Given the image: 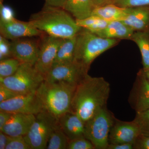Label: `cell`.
<instances>
[{
	"label": "cell",
	"mask_w": 149,
	"mask_h": 149,
	"mask_svg": "<svg viewBox=\"0 0 149 149\" xmlns=\"http://www.w3.org/2000/svg\"><path fill=\"white\" fill-rule=\"evenodd\" d=\"M110 91L109 83L103 77L87 74L76 86L70 111L85 123L99 110L107 106Z\"/></svg>",
	"instance_id": "1"
},
{
	"label": "cell",
	"mask_w": 149,
	"mask_h": 149,
	"mask_svg": "<svg viewBox=\"0 0 149 149\" xmlns=\"http://www.w3.org/2000/svg\"><path fill=\"white\" fill-rule=\"evenodd\" d=\"M29 21L40 31L62 39L74 37L82 29L64 9L45 6Z\"/></svg>",
	"instance_id": "2"
},
{
	"label": "cell",
	"mask_w": 149,
	"mask_h": 149,
	"mask_svg": "<svg viewBox=\"0 0 149 149\" xmlns=\"http://www.w3.org/2000/svg\"><path fill=\"white\" fill-rule=\"evenodd\" d=\"M76 84L64 82L44 80L37 92L45 109L58 119L71 110Z\"/></svg>",
	"instance_id": "3"
},
{
	"label": "cell",
	"mask_w": 149,
	"mask_h": 149,
	"mask_svg": "<svg viewBox=\"0 0 149 149\" xmlns=\"http://www.w3.org/2000/svg\"><path fill=\"white\" fill-rule=\"evenodd\" d=\"M118 42L116 39L102 38L82 28L76 35L74 61L88 73L94 61Z\"/></svg>",
	"instance_id": "4"
},
{
	"label": "cell",
	"mask_w": 149,
	"mask_h": 149,
	"mask_svg": "<svg viewBox=\"0 0 149 149\" xmlns=\"http://www.w3.org/2000/svg\"><path fill=\"white\" fill-rule=\"evenodd\" d=\"M45 77L34 65L21 63L16 72L10 77L0 78V84L21 95L36 92Z\"/></svg>",
	"instance_id": "5"
},
{
	"label": "cell",
	"mask_w": 149,
	"mask_h": 149,
	"mask_svg": "<svg viewBox=\"0 0 149 149\" xmlns=\"http://www.w3.org/2000/svg\"><path fill=\"white\" fill-rule=\"evenodd\" d=\"M115 116L103 107L85 123V137L92 142L95 149H107L109 136Z\"/></svg>",
	"instance_id": "6"
},
{
	"label": "cell",
	"mask_w": 149,
	"mask_h": 149,
	"mask_svg": "<svg viewBox=\"0 0 149 149\" xmlns=\"http://www.w3.org/2000/svg\"><path fill=\"white\" fill-rule=\"evenodd\" d=\"M58 125V119L45 110L35 115L24 139L31 149H47L51 134Z\"/></svg>",
	"instance_id": "7"
},
{
	"label": "cell",
	"mask_w": 149,
	"mask_h": 149,
	"mask_svg": "<svg viewBox=\"0 0 149 149\" xmlns=\"http://www.w3.org/2000/svg\"><path fill=\"white\" fill-rule=\"evenodd\" d=\"M45 110L37 91L29 94L19 95L14 98L0 103V110L12 113L36 115Z\"/></svg>",
	"instance_id": "8"
},
{
	"label": "cell",
	"mask_w": 149,
	"mask_h": 149,
	"mask_svg": "<svg viewBox=\"0 0 149 149\" xmlns=\"http://www.w3.org/2000/svg\"><path fill=\"white\" fill-rule=\"evenodd\" d=\"M88 74L74 61L53 65L45 76V80L49 82L64 81L77 85Z\"/></svg>",
	"instance_id": "9"
},
{
	"label": "cell",
	"mask_w": 149,
	"mask_h": 149,
	"mask_svg": "<svg viewBox=\"0 0 149 149\" xmlns=\"http://www.w3.org/2000/svg\"><path fill=\"white\" fill-rule=\"evenodd\" d=\"M63 39L48 35L44 37L40 45L39 57L35 65L44 77L53 65L59 46Z\"/></svg>",
	"instance_id": "10"
},
{
	"label": "cell",
	"mask_w": 149,
	"mask_h": 149,
	"mask_svg": "<svg viewBox=\"0 0 149 149\" xmlns=\"http://www.w3.org/2000/svg\"><path fill=\"white\" fill-rule=\"evenodd\" d=\"M0 33L3 37L12 40L41 36L44 33L36 28L30 21H22L15 18L9 21L0 20Z\"/></svg>",
	"instance_id": "11"
},
{
	"label": "cell",
	"mask_w": 149,
	"mask_h": 149,
	"mask_svg": "<svg viewBox=\"0 0 149 149\" xmlns=\"http://www.w3.org/2000/svg\"><path fill=\"white\" fill-rule=\"evenodd\" d=\"M140 134L139 126L134 120L125 121L115 117L109 136V144H133Z\"/></svg>",
	"instance_id": "12"
},
{
	"label": "cell",
	"mask_w": 149,
	"mask_h": 149,
	"mask_svg": "<svg viewBox=\"0 0 149 149\" xmlns=\"http://www.w3.org/2000/svg\"><path fill=\"white\" fill-rule=\"evenodd\" d=\"M128 101L136 112L149 109V82L142 69L137 74Z\"/></svg>",
	"instance_id": "13"
},
{
	"label": "cell",
	"mask_w": 149,
	"mask_h": 149,
	"mask_svg": "<svg viewBox=\"0 0 149 149\" xmlns=\"http://www.w3.org/2000/svg\"><path fill=\"white\" fill-rule=\"evenodd\" d=\"M12 56L22 63L35 65L39 55L40 46L33 40L19 39L12 40Z\"/></svg>",
	"instance_id": "14"
},
{
	"label": "cell",
	"mask_w": 149,
	"mask_h": 149,
	"mask_svg": "<svg viewBox=\"0 0 149 149\" xmlns=\"http://www.w3.org/2000/svg\"><path fill=\"white\" fill-rule=\"evenodd\" d=\"M35 119L33 114L13 113L1 131L11 137L25 136Z\"/></svg>",
	"instance_id": "15"
},
{
	"label": "cell",
	"mask_w": 149,
	"mask_h": 149,
	"mask_svg": "<svg viewBox=\"0 0 149 149\" xmlns=\"http://www.w3.org/2000/svg\"><path fill=\"white\" fill-rule=\"evenodd\" d=\"M58 120L60 127L69 141L85 137V123L73 111L67 112Z\"/></svg>",
	"instance_id": "16"
},
{
	"label": "cell",
	"mask_w": 149,
	"mask_h": 149,
	"mask_svg": "<svg viewBox=\"0 0 149 149\" xmlns=\"http://www.w3.org/2000/svg\"><path fill=\"white\" fill-rule=\"evenodd\" d=\"M120 21L134 32L149 29V6L128 8L127 15Z\"/></svg>",
	"instance_id": "17"
},
{
	"label": "cell",
	"mask_w": 149,
	"mask_h": 149,
	"mask_svg": "<svg viewBox=\"0 0 149 149\" xmlns=\"http://www.w3.org/2000/svg\"><path fill=\"white\" fill-rule=\"evenodd\" d=\"M134 31L120 20L109 22L107 26L100 31L93 32L98 36L110 39H131Z\"/></svg>",
	"instance_id": "18"
},
{
	"label": "cell",
	"mask_w": 149,
	"mask_h": 149,
	"mask_svg": "<svg viewBox=\"0 0 149 149\" xmlns=\"http://www.w3.org/2000/svg\"><path fill=\"white\" fill-rule=\"evenodd\" d=\"M95 8L93 0H67L63 9L80 20L91 16Z\"/></svg>",
	"instance_id": "19"
},
{
	"label": "cell",
	"mask_w": 149,
	"mask_h": 149,
	"mask_svg": "<svg viewBox=\"0 0 149 149\" xmlns=\"http://www.w3.org/2000/svg\"><path fill=\"white\" fill-rule=\"evenodd\" d=\"M128 8L120 7L112 3L95 8L92 15L109 21L121 20L128 13Z\"/></svg>",
	"instance_id": "20"
},
{
	"label": "cell",
	"mask_w": 149,
	"mask_h": 149,
	"mask_svg": "<svg viewBox=\"0 0 149 149\" xmlns=\"http://www.w3.org/2000/svg\"><path fill=\"white\" fill-rule=\"evenodd\" d=\"M76 42V35L71 38L63 39L53 65L74 62Z\"/></svg>",
	"instance_id": "21"
},
{
	"label": "cell",
	"mask_w": 149,
	"mask_h": 149,
	"mask_svg": "<svg viewBox=\"0 0 149 149\" xmlns=\"http://www.w3.org/2000/svg\"><path fill=\"white\" fill-rule=\"evenodd\" d=\"M130 40L139 47L144 70L149 69V29L142 31H135Z\"/></svg>",
	"instance_id": "22"
},
{
	"label": "cell",
	"mask_w": 149,
	"mask_h": 149,
	"mask_svg": "<svg viewBox=\"0 0 149 149\" xmlns=\"http://www.w3.org/2000/svg\"><path fill=\"white\" fill-rule=\"evenodd\" d=\"M68 141L69 140L66 135L59 125L51 134L48 141L47 149H67Z\"/></svg>",
	"instance_id": "23"
},
{
	"label": "cell",
	"mask_w": 149,
	"mask_h": 149,
	"mask_svg": "<svg viewBox=\"0 0 149 149\" xmlns=\"http://www.w3.org/2000/svg\"><path fill=\"white\" fill-rule=\"evenodd\" d=\"M21 63V62L13 57L0 61V78H5L13 75Z\"/></svg>",
	"instance_id": "24"
},
{
	"label": "cell",
	"mask_w": 149,
	"mask_h": 149,
	"mask_svg": "<svg viewBox=\"0 0 149 149\" xmlns=\"http://www.w3.org/2000/svg\"><path fill=\"white\" fill-rule=\"evenodd\" d=\"M134 121L139 126L140 134L149 136V109L136 112Z\"/></svg>",
	"instance_id": "25"
},
{
	"label": "cell",
	"mask_w": 149,
	"mask_h": 149,
	"mask_svg": "<svg viewBox=\"0 0 149 149\" xmlns=\"http://www.w3.org/2000/svg\"><path fill=\"white\" fill-rule=\"evenodd\" d=\"M109 3L125 8L149 6V0H111Z\"/></svg>",
	"instance_id": "26"
},
{
	"label": "cell",
	"mask_w": 149,
	"mask_h": 149,
	"mask_svg": "<svg viewBox=\"0 0 149 149\" xmlns=\"http://www.w3.org/2000/svg\"><path fill=\"white\" fill-rule=\"evenodd\" d=\"M68 149H95L91 141L85 137H80L68 141Z\"/></svg>",
	"instance_id": "27"
},
{
	"label": "cell",
	"mask_w": 149,
	"mask_h": 149,
	"mask_svg": "<svg viewBox=\"0 0 149 149\" xmlns=\"http://www.w3.org/2000/svg\"><path fill=\"white\" fill-rule=\"evenodd\" d=\"M6 149H31L27 143L24 136H18L11 137L9 139Z\"/></svg>",
	"instance_id": "28"
},
{
	"label": "cell",
	"mask_w": 149,
	"mask_h": 149,
	"mask_svg": "<svg viewBox=\"0 0 149 149\" xmlns=\"http://www.w3.org/2000/svg\"><path fill=\"white\" fill-rule=\"evenodd\" d=\"M10 49V43L8 40L0 36V61L12 58Z\"/></svg>",
	"instance_id": "29"
},
{
	"label": "cell",
	"mask_w": 149,
	"mask_h": 149,
	"mask_svg": "<svg viewBox=\"0 0 149 149\" xmlns=\"http://www.w3.org/2000/svg\"><path fill=\"white\" fill-rule=\"evenodd\" d=\"M13 9L9 6L3 4V0H0V20L9 21L15 19Z\"/></svg>",
	"instance_id": "30"
},
{
	"label": "cell",
	"mask_w": 149,
	"mask_h": 149,
	"mask_svg": "<svg viewBox=\"0 0 149 149\" xmlns=\"http://www.w3.org/2000/svg\"><path fill=\"white\" fill-rule=\"evenodd\" d=\"M19 95L21 94L0 84V103L14 98Z\"/></svg>",
	"instance_id": "31"
},
{
	"label": "cell",
	"mask_w": 149,
	"mask_h": 149,
	"mask_svg": "<svg viewBox=\"0 0 149 149\" xmlns=\"http://www.w3.org/2000/svg\"><path fill=\"white\" fill-rule=\"evenodd\" d=\"M133 149H149V136L140 134L133 144Z\"/></svg>",
	"instance_id": "32"
},
{
	"label": "cell",
	"mask_w": 149,
	"mask_h": 149,
	"mask_svg": "<svg viewBox=\"0 0 149 149\" xmlns=\"http://www.w3.org/2000/svg\"><path fill=\"white\" fill-rule=\"evenodd\" d=\"M45 6L64 8L67 0H45Z\"/></svg>",
	"instance_id": "33"
},
{
	"label": "cell",
	"mask_w": 149,
	"mask_h": 149,
	"mask_svg": "<svg viewBox=\"0 0 149 149\" xmlns=\"http://www.w3.org/2000/svg\"><path fill=\"white\" fill-rule=\"evenodd\" d=\"M0 130L2 129L12 115V113L0 110Z\"/></svg>",
	"instance_id": "34"
},
{
	"label": "cell",
	"mask_w": 149,
	"mask_h": 149,
	"mask_svg": "<svg viewBox=\"0 0 149 149\" xmlns=\"http://www.w3.org/2000/svg\"><path fill=\"white\" fill-rule=\"evenodd\" d=\"M107 149H133V144L130 143L109 144Z\"/></svg>",
	"instance_id": "35"
},
{
	"label": "cell",
	"mask_w": 149,
	"mask_h": 149,
	"mask_svg": "<svg viewBox=\"0 0 149 149\" xmlns=\"http://www.w3.org/2000/svg\"><path fill=\"white\" fill-rule=\"evenodd\" d=\"M9 138L10 136L0 131V149H6Z\"/></svg>",
	"instance_id": "36"
},
{
	"label": "cell",
	"mask_w": 149,
	"mask_h": 149,
	"mask_svg": "<svg viewBox=\"0 0 149 149\" xmlns=\"http://www.w3.org/2000/svg\"><path fill=\"white\" fill-rule=\"evenodd\" d=\"M111 0H93V3L95 7L102 6L109 3Z\"/></svg>",
	"instance_id": "37"
},
{
	"label": "cell",
	"mask_w": 149,
	"mask_h": 149,
	"mask_svg": "<svg viewBox=\"0 0 149 149\" xmlns=\"http://www.w3.org/2000/svg\"><path fill=\"white\" fill-rule=\"evenodd\" d=\"M142 70L147 80H148L149 82V69L147 70H144L142 68Z\"/></svg>",
	"instance_id": "38"
}]
</instances>
